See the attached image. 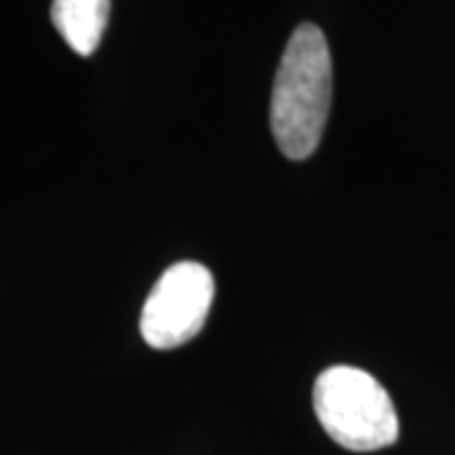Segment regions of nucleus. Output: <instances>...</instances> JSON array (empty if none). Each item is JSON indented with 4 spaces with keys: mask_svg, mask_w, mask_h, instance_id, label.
Segmentation results:
<instances>
[{
    "mask_svg": "<svg viewBox=\"0 0 455 455\" xmlns=\"http://www.w3.org/2000/svg\"><path fill=\"white\" fill-rule=\"evenodd\" d=\"M331 107V53L324 33L301 23L281 56L271 92V132L289 160H307L322 142Z\"/></svg>",
    "mask_w": 455,
    "mask_h": 455,
    "instance_id": "nucleus-1",
    "label": "nucleus"
},
{
    "mask_svg": "<svg viewBox=\"0 0 455 455\" xmlns=\"http://www.w3.org/2000/svg\"><path fill=\"white\" fill-rule=\"evenodd\" d=\"M314 412L326 435L355 453L390 448L400 435L397 410L372 374L337 364L314 382Z\"/></svg>",
    "mask_w": 455,
    "mask_h": 455,
    "instance_id": "nucleus-2",
    "label": "nucleus"
},
{
    "mask_svg": "<svg viewBox=\"0 0 455 455\" xmlns=\"http://www.w3.org/2000/svg\"><path fill=\"white\" fill-rule=\"evenodd\" d=\"M215 278L196 260L170 266L147 296L140 331L152 349H175L196 339L208 322Z\"/></svg>",
    "mask_w": 455,
    "mask_h": 455,
    "instance_id": "nucleus-3",
    "label": "nucleus"
},
{
    "mask_svg": "<svg viewBox=\"0 0 455 455\" xmlns=\"http://www.w3.org/2000/svg\"><path fill=\"white\" fill-rule=\"evenodd\" d=\"M112 0H53L51 20L79 56H92L107 31Z\"/></svg>",
    "mask_w": 455,
    "mask_h": 455,
    "instance_id": "nucleus-4",
    "label": "nucleus"
}]
</instances>
